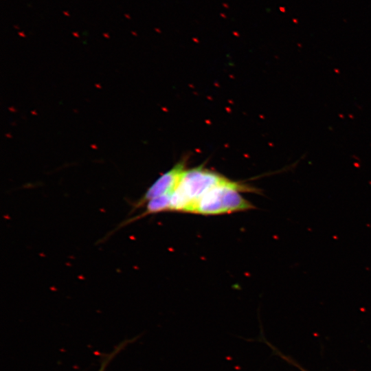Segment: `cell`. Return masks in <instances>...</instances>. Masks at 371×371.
Segmentation results:
<instances>
[{"label":"cell","mask_w":371,"mask_h":371,"mask_svg":"<svg viewBox=\"0 0 371 371\" xmlns=\"http://www.w3.org/2000/svg\"><path fill=\"white\" fill-rule=\"evenodd\" d=\"M233 181L201 167L185 170L180 182L171 194L170 210L188 212L206 192Z\"/></svg>","instance_id":"obj_1"},{"label":"cell","mask_w":371,"mask_h":371,"mask_svg":"<svg viewBox=\"0 0 371 371\" xmlns=\"http://www.w3.org/2000/svg\"><path fill=\"white\" fill-rule=\"evenodd\" d=\"M240 192H255V190L235 181L217 186L201 196L188 212L216 215L253 209L254 205L242 196Z\"/></svg>","instance_id":"obj_2"},{"label":"cell","mask_w":371,"mask_h":371,"mask_svg":"<svg viewBox=\"0 0 371 371\" xmlns=\"http://www.w3.org/2000/svg\"><path fill=\"white\" fill-rule=\"evenodd\" d=\"M185 170V164L181 161L161 175L148 188L144 194L133 204V210L142 207L154 198L172 194L178 186Z\"/></svg>","instance_id":"obj_3"},{"label":"cell","mask_w":371,"mask_h":371,"mask_svg":"<svg viewBox=\"0 0 371 371\" xmlns=\"http://www.w3.org/2000/svg\"><path fill=\"white\" fill-rule=\"evenodd\" d=\"M125 344H122L118 348H115L111 354L106 357L103 360L98 371H104L111 360L119 352V351L124 347Z\"/></svg>","instance_id":"obj_4"},{"label":"cell","mask_w":371,"mask_h":371,"mask_svg":"<svg viewBox=\"0 0 371 371\" xmlns=\"http://www.w3.org/2000/svg\"><path fill=\"white\" fill-rule=\"evenodd\" d=\"M300 369H301L302 371H306V370H303V369H302V368H300Z\"/></svg>","instance_id":"obj_5"}]
</instances>
